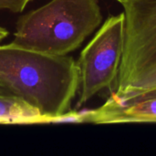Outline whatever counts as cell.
<instances>
[{"mask_svg": "<svg viewBox=\"0 0 156 156\" xmlns=\"http://www.w3.org/2000/svg\"><path fill=\"white\" fill-rule=\"evenodd\" d=\"M80 86L77 62L16 46H0V96L21 100L48 123L61 122L70 112Z\"/></svg>", "mask_w": 156, "mask_h": 156, "instance_id": "6da1fadb", "label": "cell"}, {"mask_svg": "<svg viewBox=\"0 0 156 156\" xmlns=\"http://www.w3.org/2000/svg\"><path fill=\"white\" fill-rule=\"evenodd\" d=\"M79 112L80 122L95 124L156 122V98H135L121 102L110 96L101 107Z\"/></svg>", "mask_w": 156, "mask_h": 156, "instance_id": "5b68a950", "label": "cell"}, {"mask_svg": "<svg viewBox=\"0 0 156 156\" xmlns=\"http://www.w3.org/2000/svg\"><path fill=\"white\" fill-rule=\"evenodd\" d=\"M135 98H138V99H143V98H156V89L155 90H153L151 91H148V92H145L142 95H139ZM133 98V99H135ZM132 100V99H131ZM130 101V100H129Z\"/></svg>", "mask_w": 156, "mask_h": 156, "instance_id": "ba28073f", "label": "cell"}, {"mask_svg": "<svg viewBox=\"0 0 156 156\" xmlns=\"http://www.w3.org/2000/svg\"><path fill=\"white\" fill-rule=\"evenodd\" d=\"M97 0H52L16 21L12 44L50 56L74 51L101 25Z\"/></svg>", "mask_w": 156, "mask_h": 156, "instance_id": "7a4b0ae2", "label": "cell"}, {"mask_svg": "<svg viewBox=\"0 0 156 156\" xmlns=\"http://www.w3.org/2000/svg\"><path fill=\"white\" fill-rule=\"evenodd\" d=\"M118 2H120L121 4H122V3H124V2H126V1H128V0H117Z\"/></svg>", "mask_w": 156, "mask_h": 156, "instance_id": "30bf717a", "label": "cell"}, {"mask_svg": "<svg viewBox=\"0 0 156 156\" xmlns=\"http://www.w3.org/2000/svg\"><path fill=\"white\" fill-rule=\"evenodd\" d=\"M8 35H9L8 30H6L5 27H3L0 26V42L3 41Z\"/></svg>", "mask_w": 156, "mask_h": 156, "instance_id": "9c48e42d", "label": "cell"}, {"mask_svg": "<svg viewBox=\"0 0 156 156\" xmlns=\"http://www.w3.org/2000/svg\"><path fill=\"white\" fill-rule=\"evenodd\" d=\"M48 123L38 111L27 102L0 96V124Z\"/></svg>", "mask_w": 156, "mask_h": 156, "instance_id": "8992f818", "label": "cell"}, {"mask_svg": "<svg viewBox=\"0 0 156 156\" xmlns=\"http://www.w3.org/2000/svg\"><path fill=\"white\" fill-rule=\"evenodd\" d=\"M32 0H0V10L6 9L14 13L22 12Z\"/></svg>", "mask_w": 156, "mask_h": 156, "instance_id": "52a82bcc", "label": "cell"}, {"mask_svg": "<svg viewBox=\"0 0 156 156\" xmlns=\"http://www.w3.org/2000/svg\"><path fill=\"white\" fill-rule=\"evenodd\" d=\"M123 51L111 97L124 102L156 89V0H128Z\"/></svg>", "mask_w": 156, "mask_h": 156, "instance_id": "3957f363", "label": "cell"}, {"mask_svg": "<svg viewBox=\"0 0 156 156\" xmlns=\"http://www.w3.org/2000/svg\"><path fill=\"white\" fill-rule=\"evenodd\" d=\"M125 16H111L83 48L77 61L82 106L105 88L112 89L119 72L123 51Z\"/></svg>", "mask_w": 156, "mask_h": 156, "instance_id": "277c9868", "label": "cell"}]
</instances>
